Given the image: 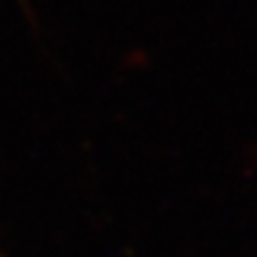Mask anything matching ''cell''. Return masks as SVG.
I'll return each mask as SVG.
<instances>
[]
</instances>
